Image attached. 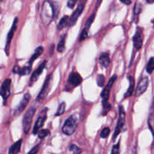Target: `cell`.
<instances>
[{
    "label": "cell",
    "mask_w": 154,
    "mask_h": 154,
    "mask_svg": "<svg viewBox=\"0 0 154 154\" xmlns=\"http://www.w3.org/2000/svg\"><path fill=\"white\" fill-rule=\"evenodd\" d=\"M148 126L154 136V114H150L148 118Z\"/></svg>",
    "instance_id": "d4e9b609"
},
{
    "label": "cell",
    "mask_w": 154,
    "mask_h": 154,
    "mask_svg": "<svg viewBox=\"0 0 154 154\" xmlns=\"http://www.w3.org/2000/svg\"><path fill=\"white\" fill-rule=\"evenodd\" d=\"M36 109L35 108H31L26 112L23 119V129L25 134H28L31 129L33 117L35 114Z\"/></svg>",
    "instance_id": "3957f363"
},
{
    "label": "cell",
    "mask_w": 154,
    "mask_h": 154,
    "mask_svg": "<svg viewBox=\"0 0 154 154\" xmlns=\"http://www.w3.org/2000/svg\"><path fill=\"white\" fill-rule=\"evenodd\" d=\"M76 3H77V1H75V0H69L67 3L68 7H69V8H73L74 6L75 5Z\"/></svg>",
    "instance_id": "e575fe53"
},
{
    "label": "cell",
    "mask_w": 154,
    "mask_h": 154,
    "mask_svg": "<svg viewBox=\"0 0 154 154\" xmlns=\"http://www.w3.org/2000/svg\"><path fill=\"white\" fill-rule=\"evenodd\" d=\"M41 18L45 26H48L54 18V12L53 5L51 2L45 1L43 2L41 11Z\"/></svg>",
    "instance_id": "6da1fadb"
},
{
    "label": "cell",
    "mask_w": 154,
    "mask_h": 154,
    "mask_svg": "<svg viewBox=\"0 0 154 154\" xmlns=\"http://www.w3.org/2000/svg\"><path fill=\"white\" fill-rule=\"evenodd\" d=\"M95 16H96V12L94 11L90 17H89L88 19L87 20V22H86L85 26H84V30H85L86 32H88L89 29H90L92 23H93V21H94Z\"/></svg>",
    "instance_id": "44dd1931"
},
{
    "label": "cell",
    "mask_w": 154,
    "mask_h": 154,
    "mask_svg": "<svg viewBox=\"0 0 154 154\" xmlns=\"http://www.w3.org/2000/svg\"><path fill=\"white\" fill-rule=\"evenodd\" d=\"M117 76L116 75H113L111 78H110L109 81L107 84L106 87L104 88L103 91H102V94H101V96H102V103H105V102H108V99H109L110 96V93H111V90L113 87V84L115 82L116 79H117Z\"/></svg>",
    "instance_id": "52a82bcc"
},
{
    "label": "cell",
    "mask_w": 154,
    "mask_h": 154,
    "mask_svg": "<svg viewBox=\"0 0 154 154\" xmlns=\"http://www.w3.org/2000/svg\"><path fill=\"white\" fill-rule=\"evenodd\" d=\"M120 2H121L122 3H123V4L125 5H130L131 3H132V2L130 1V0H128V1H126V0H120Z\"/></svg>",
    "instance_id": "d590c367"
},
{
    "label": "cell",
    "mask_w": 154,
    "mask_h": 154,
    "mask_svg": "<svg viewBox=\"0 0 154 154\" xmlns=\"http://www.w3.org/2000/svg\"><path fill=\"white\" fill-rule=\"evenodd\" d=\"M51 81H52V74L51 73L47 76L45 83L43 84V87L42 88V90L40 91L39 94L38 95L37 99H36L38 102H42L47 97V96L49 93L50 90H51Z\"/></svg>",
    "instance_id": "5b68a950"
},
{
    "label": "cell",
    "mask_w": 154,
    "mask_h": 154,
    "mask_svg": "<svg viewBox=\"0 0 154 154\" xmlns=\"http://www.w3.org/2000/svg\"><path fill=\"white\" fill-rule=\"evenodd\" d=\"M66 35H63L60 41L59 42L58 45H57V51L59 53H63L65 51V45H66Z\"/></svg>",
    "instance_id": "7402d4cb"
},
{
    "label": "cell",
    "mask_w": 154,
    "mask_h": 154,
    "mask_svg": "<svg viewBox=\"0 0 154 154\" xmlns=\"http://www.w3.org/2000/svg\"></svg>",
    "instance_id": "74e56055"
},
{
    "label": "cell",
    "mask_w": 154,
    "mask_h": 154,
    "mask_svg": "<svg viewBox=\"0 0 154 154\" xmlns=\"http://www.w3.org/2000/svg\"><path fill=\"white\" fill-rule=\"evenodd\" d=\"M149 84V80L147 77H143L139 80L137 85L136 90H135V96L136 97H139L140 96L143 94L144 92L147 90V87H148Z\"/></svg>",
    "instance_id": "9c48e42d"
},
{
    "label": "cell",
    "mask_w": 154,
    "mask_h": 154,
    "mask_svg": "<svg viewBox=\"0 0 154 154\" xmlns=\"http://www.w3.org/2000/svg\"><path fill=\"white\" fill-rule=\"evenodd\" d=\"M141 8H142V5H141V3L136 2L135 5V7H134V14L135 15H138L141 11Z\"/></svg>",
    "instance_id": "4dcf8cb0"
},
{
    "label": "cell",
    "mask_w": 154,
    "mask_h": 154,
    "mask_svg": "<svg viewBox=\"0 0 154 154\" xmlns=\"http://www.w3.org/2000/svg\"><path fill=\"white\" fill-rule=\"evenodd\" d=\"M96 82L99 87H103L105 83V78L103 75H99L96 78Z\"/></svg>",
    "instance_id": "83f0119b"
},
{
    "label": "cell",
    "mask_w": 154,
    "mask_h": 154,
    "mask_svg": "<svg viewBox=\"0 0 154 154\" xmlns=\"http://www.w3.org/2000/svg\"><path fill=\"white\" fill-rule=\"evenodd\" d=\"M69 150L70 151H72L73 154H81V149L79 148L77 145L72 144H71L70 147H69Z\"/></svg>",
    "instance_id": "f1b7e54d"
},
{
    "label": "cell",
    "mask_w": 154,
    "mask_h": 154,
    "mask_svg": "<svg viewBox=\"0 0 154 154\" xmlns=\"http://www.w3.org/2000/svg\"><path fill=\"white\" fill-rule=\"evenodd\" d=\"M46 64H47V61L46 60H45V61H43V63H42V64H41L40 66H39L38 67L35 69V72H33L31 78H30V81H29L30 86H31L33 83L35 82L38 79L39 76L42 75V72H43V70L45 69Z\"/></svg>",
    "instance_id": "9a60e30c"
},
{
    "label": "cell",
    "mask_w": 154,
    "mask_h": 154,
    "mask_svg": "<svg viewBox=\"0 0 154 154\" xmlns=\"http://www.w3.org/2000/svg\"><path fill=\"white\" fill-rule=\"evenodd\" d=\"M110 132H111V130H110V128L108 127H105L102 130L100 133V137L102 138H106L107 137H108V135H110Z\"/></svg>",
    "instance_id": "f546056e"
},
{
    "label": "cell",
    "mask_w": 154,
    "mask_h": 154,
    "mask_svg": "<svg viewBox=\"0 0 154 154\" xmlns=\"http://www.w3.org/2000/svg\"><path fill=\"white\" fill-rule=\"evenodd\" d=\"M78 122H79V117L78 114H73L70 116L63 124L62 131L63 134L66 135H72L75 132L78 128Z\"/></svg>",
    "instance_id": "7a4b0ae2"
},
{
    "label": "cell",
    "mask_w": 154,
    "mask_h": 154,
    "mask_svg": "<svg viewBox=\"0 0 154 154\" xmlns=\"http://www.w3.org/2000/svg\"><path fill=\"white\" fill-rule=\"evenodd\" d=\"M65 110H66V102H63L59 105V108L57 109V113H56V116L62 115L65 112Z\"/></svg>",
    "instance_id": "4316f807"
},
{
    "label": "cell",
    "mask_w": 154,
    "mask_h": 154,
    "mask_svg": "<svg viewBox=\"0 0 154 154\" xmlns=\"http://www.w3.org/2000/svg\"><path fill=\"white\" fill-rule=\"evenodd\" d=\"M83 81V78H81V75L78 72H72V73L69 75V79H68V83H67V87L69 86L71 87L70 89H73L75 87H78L80 84H81V82Z\"/></svg>",
    "instance_id": "ba28073f"
},
{
    "label": "cell",
    "mask_w": 154,
    "mask_h": 154,
    "mask_svg": "<svg viewBox=\"0 0 154 154\" xmlns=\"http://www.w3.org/2000/svg\"><path fill=\"white\" fill-rule=\"evenodd\" d=\"M133 45L136 50H140L143 45V35L141 29L138 28L135 34L133 36Z\"/></svg>",
    "instance_id": "5bb4252c"
},
{
    "label": "cell",
    "mask_w": 154,
    "mask_h": 154,
    "mask_svg": "<svg viewBox=\"0 0 154 154\" xmlns=\"http://www.w3.org/2000/svg\"><path fill=\"white\" fill-rule=\"evenodd\" d=\"M48 111V108H45V109L42 111V114L38 117V118L37 119L35 122V124L34 128H33L32 133L33 135H36V134L38 133V132L40 131V129H42V126H44V123H45V120L47 119V113L46 111Z\"/></svg>",
    "instance_id": "8fae6325"
},
{
    "label": "cell",
    "mask_w": 154,
    "mask_h": 154,
    "mask_svg": "<svg viewBox=\"0 0 154 154\" xmlns=\"http://www.w3.org/2000/svg\"><path fill=\"white\" fill-rule=\"evenodd\" d=\"M129 88H128L126 93L124 94L125 99H126V98L128 97H130L134 92V87H135V79H134L133 77L132 76L129 77Z\"/></svg>",
    "instance_id": "ac0fdd59"
},
{
    "label": "cell",
    "mask_w": 154,
    "mask_h": 154,
    "mask_svg": "<svg viewBox=\"0 0 154 154\" xmlns=\"http://www.w3.org/2000/svg\"><path fill=\"white\" fill-rule=\"evenodd\" d=\"M17 22H18V18L15 17L14 20L13 22V24H12L11 28L8 34L7 41H6V46H5V52L7 55H8L9 54V47H10L11 42L12 38H13L14 34L15 31L17 30Z\"/></svg>",
    "instance_id": "7c38bea8"
},
{
    "label": "cell",
    "mask_w": 154,
    "mask_h": 154,
    "mask_svg": "<svg viewBox=\"0 0 154 154\" xmlns=\"http://www.w3.org/2000/svg\"><path fill=\"white\" fill-rule=\"evenodd\" d=\"M146 70H147V73L149 74H151L154 71V57H151V58L150 59V60L148 61L147 65V68H146Z\"/></svg>",
    "instance_id": "cb8c5ba5"
},
{
    "label": "cell",
    "mask_w": 154,
    "mask_h": 154,
    "mask_svg": "<svg viewBox=\"0 0 154 154\" xmlns=\"http://www.w3.org/2000/svg\"><path fill=\"white\" fill-rule=\"evenodd\" d=\"M120 142L117 143V144L113 146L112 150H111V154H120Z\"/></svg>",
    "instance_id": "d6a6232c"
},
{
    "label": "cell",
    "mask_w": 154,
    "mask_h": 154,
    "mask_svg": "<svg viewBox=\"0 0 154 154\" xmlns=\"http://www.w3.org/2000/svg\"><path fill=\"white\" fill-rule=\"evenodd\" d=\"M99 64L101 65V66H102L103 68H107L111 63V60H110L109 54L108 53H103V54H101V56L99 57Z\"/></svg>",
    "instance_id": "e0dca14e"
},
{
    "label": "cell",
    "mask_w": 154,
    "mask_h": 154,
    "mask_svg": "<svg viewBox=\"0 0 154 154\" xmlns=\"http://www.w3.org/2000/svg\"><path fill=\"white\" fill-rule=\"evenodd\" d=\"M147 3H153L154 1H147Z\"/></svg>",
    "instance_id": "8d00e7d4"
},
{
    "label": "cell",
    "mask_w": 154,
    "mask_h": 154,
    "mask_svg": "<svg viewBox=\"0 0 154 154\" xmlns=\"http://www.w3.org/2000/svg\"><path fill=\"white\" fill-rule=\"evenodd\" d=\"M22 145V140H18L9 148L8 154H18Z\"/></svg>",
    "instance_id": "d6986e66"
},
{
    "label": "cell",
    "mask_w": 154,
    "mask_h": 154,
    "mask_svg": "<svg viewBox=\"0 0 154 154\" xmlns=\"http://www.w3.org/2000/svg\"><path fill=\"white\" fill-rule=\"evenodd\" d=\"M43 52H44L43 47L39 46V47H38L37 48H36V50L35 51L34 54H32V56L31 58H30L29 61L30 66H32V64L33 62H34L35 60H37V59L38 58V57H40V56L42 55V54H43Z\"/></svg>",
    "instance_id": "ffe728a7"
},
{
    "label": "cell",
    "mask_w": 154,
    "mask_h": 154,
    "mask_svg": "<svg viewBox=\"0 0 154 154\" xmlns=\"http://www.w3.org/2000/svg\"><path fill=\"white\" fill-rule=\"evenodd\" d=\"M32 71V66H24V67L20 68L18 66H15L13 69V72L14 74H18L21 76H24V75H27L31 72Z\"/></svg>",
    "instance_id": "2e32d148"
},
{
    "label": "cell",
    "mask_w": 154,
    "mask_h": 154,
    "mask_svg": "<svg viewBox=\"0 0 154 154\" xmlns=\"http://www.w3.org/2000/svg\"><path fill=\"white\" fill-rule=\"evenodd\" d=\"M103 105V110H104V112H103V115H105L106 114H108V111L111 110V105L109 103V102H105V103H102Z\"/></svg>",
    "instance_id": "1f68e13d"
},
{
    "label": "cell",
    "mask_w": 154,
    "mask_h": 154,
    "mask_svg": "<svg viewBox=\"0 0 154 154\" xmlns=\"http://www.w3.org/2000/svg\"><path fill=\"white\" fill-rule=\"evenodd\" d=\"M50 135V131L48 129H42V130L39 131L38 133V136L39 139H45L47 136Z\"/></svg>",
    "instance_id": "484cf974"
},
{
    "label": "cell",
    "mask_w": 154,
    "mask_h": 154,
    "mask_svg": "<svg viewBox=\"0 0 154 154\" xmlns=\"http://www.w3.org/2000/svg\"><path fill=\"white\" fill-rule=\"evenodd\" d=\"M30 98H31V96H30L29 93H26L24 95L23 98L22 100L20 101V104L18 105V106L15 109L14 115H20L23 111V110L26 108L27 105H28L29 102Z\"/></svg>",
    "instance_id": "4fadbf2b"
},
{
    "label": "cell",
    "mask_w": 154,
    "mask_h": 154,
    "mask_svg": "<svg viewBox=\"0 0 154 154\" xmlns=\"http://www.w3.org/2000/svg\"><path fill=\"white\" fill-rule=\"evenodd\" d=\"M125 123H126V112H125L124 109H123V107L122 105H120L119 107L118 122H117V126H116L115 131H114V137H113L114 141H115L116 138L120 135L121 131L123 130V126H125Z\"/></svg>",
    "instance_id": "277c9868"
},
{
    "label": "cell",
    "mask_w": 154,
    "mask_h": 154,
    "mask_svg": "<svg viewBox=\"0 0 154 154\" xmlns=\"http://www.w3.org/2000/svg\"><path fill=\"white\" fill-rule=\"evenodd\" d=\"M11 80L7 78L2 83L0 88V96L2 97L4 101H6L8 98L10 96L11 94Z\"/></svg>",
    "instance_id": "30bf717a"
},
{
    "label": "cell",
    "mask_w": 154,
    "mask_h": 154,
    "mask_svg": "<svg viewBox=\"0 0 154 154\" xmlns=\"http://www.w3.org/2000/svg\"><path fill=\"white\" fill-rule=\"evenodd\" d=\"M86 1L81 2L78 4V7H77V9L73 12L72 15L71 16V17L69 18V23H68V26H72L75 24V23L78 20V17L81 16V14H82L83 11H84V7H85Z\"/></svg>",
    "instance_id": "8992f818"
},
{
    "label": "cell",
    "mask_w": 154,
    "mask_h": 154,
    "mask_svg": "<svg viewBox=\"0 0 154 154\" xmlns=\"http://www.w3.org/2000/svg\"><path fill=\"white\" fill-rule=\"evenodd\" d=\"M69 17L68 16H64L61 18V20L59 22L58 26H57V29L58 30H62L63 28L68 26V23H69Z\"/></svg>",
    "instance_id": "603a6c76"
},
{
    "label": "cell",
    "mask_w": 154,
    "mask_h": 154,
    "mask_svg": "<svg viewBox=\"0 0 154 154\" xmlns=\"http://www.w3.org/2000/svg\"><path fill=\"white\" fill-rule=\"evenodd\" d=\"M40 144H37V145L35 146V147H33L27 154H37L38 153L39 149H40Z\"/></svg>",
    "instance_id": "836d02e7"
}]
</instances>
